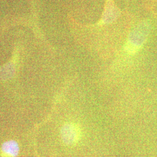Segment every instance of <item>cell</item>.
<instances>
[{
  "label": "cell",
  "instance_id": "6da1fadb",
  "mask_svg": "<svg viewBox=\"0 0 157 157\" xmlns=\"http://www.w3.org/2000/svg\"><path fill=\"white\" fill-rule=\"evenodd\" d=\"M149 32V26L146 22L137 25L129 34L125 49L126 51L133 54L141 48L145 43Z\"/></svg>",
  "mask_w": 157,
  "mask_h": 157
},
{
  "label": "cell",
  "instance_id": "7a4b0ae2",
  "mask_svg": "<svg viewBox=\"0 0 157 157\" xmlns=\"http://www.w3.org/2000/svg\"><path fill=\"white\" fill-rule=\"evenodd\" d=\"M61 138L67 145H73L79 140L80 129L76 124L69 123L65 124L61 129Z\"/></svg>",
  "mask_w": 157,
  "mask_h": 157
},
{
  "label": "cell",
  "instance_id": "3957f363",
  "mask_svg": "<svg viewBox=\"0 0 157 157\" xmlns=\"http://www.w3.org/2000/svg\"><path fill=\"white\" fill-rule=\"evenodd\" d=\"M118 9L114 5L112 0H107L105 11L101 19V24H107L112 22L117 17Z\"/></svg>",
  "mask_w": 157,
  "mask_h": 157
},
{
  "label": "cell",
  "instance_id": "277c9868",
  "mask_svg": "<svg viewBox=\"0 0 157 157\" xmlns=\"http://www.w3.org/2000/svg\"><path fill=\"white\" fill-rule=\"evenodd\" d=\"M19 146L16 141H6L1 147L2 157H17L19 153Z\"/></svg>",
  "mask_w": 157,
  "mask_h": 157
}]
</instances>
